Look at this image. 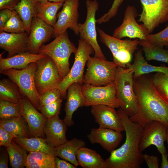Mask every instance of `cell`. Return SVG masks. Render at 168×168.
Wrapping results in <instances>:
<instances>
[{"instance_id": "obj_7", "label": "cell", "mask_w": 168, "mask_h": 168, "mask_svg": "<svg viewBox=\"0 0 168 168\" xmlns=\"http://www.w3.org/2000/svg\"><path fill=\"white\" fill-rule=\"evenodd\" d=\"M36 62L31 63L27 68L21 70L10 68L0 72L7 76L19 87L23 95L27 98L38 110L40 95L36 89L35 74Z\"/></svg>"}, {"instance_id": "obj_33", "label": "cell", "mask_w": 168, "mask_h": 168, "mask_svg": "<svg viewBox=\"0 0 168 168\" xmlns=\"http://www.w3.org/2000/svg\"><path fill=\"white\" fill-rule=\"evenodd\" d=\"M35 3V0H21L15 9L24 24L26 31L29 34L32 20L36 15Z\"/></svg>"}, {"instance_id": "obj_46", "label": "cell", "mask_w": 168, "mask_h": 168, "mask_svg": "<svg viewBox=\"0 0 168 168\" xmlns=\"http://www.w3.org/2000/svg\"><path fill=\"white\" fill-rule=\"evenodd\" d=\"M9 161V155L6 148V149L3 150L1 152L0 168H8Z\"/></svg>"}, {"instance_id": "obj_6", "label": "cell", "mask_w": 168, "mask_h": 168, "mask_svg": "<svg viewBox=\"0 0 168 168\" xmlns=\"http://www.w3.org/2000/svg\"><path fill=\"white\" fill-rule=\"evenodd\" d=\"M86 71L83 84L104 86L114 82L117 66L114 62L94 56H90L86 63Z\"/></svg>"}, {"instance_id": "obj_24", "label": "cell", "mask_w": 168, "mask_h": 168, "mask_svg": "<svg viewBox=\"0 0 168 168\" xmlns=\"http://www.w3.org/2000/svg\"><path fill=\"white\" fill-rule=\"evenodd\" d=\"M126 68L133 72V77L137 78L152 72H160L168 74V67L165 66H155L148 63L143 55L142 49H138L134 54L133 63L128 65Z\"/></svg>"}, {"instance_id": "obj_45", "label": "cell", "mask_w": 168, "mask_h": 168, "mask_svg": "<svg viewBox=\"0 0 168 168\" xmlns=\"http://www.w3.org/2000/svg\"><path fill=\"white\" fill-rule=\"evenodd\" d=\"M12 11L4 9L0 11V28H2L10 17Z\"/></svg>"}, {"instance_id": "obj_14", "label": "cell", "mask_w": 168, "mask_h": 168, "mask_svg": "<svg viewBox=\"0 0 168 168\" xmlns=\"http://www.w3.org/2000/svg\"><path fill=\"white\" fill-rule=\"evenodd\" d=\"M167 127L162 123L153 121L143 128L139 148L142 152L152 145L155 146L161 155L167 153L165 146L167 135Z\"/></svg>"}, {"instance_id": "obj_12", "label": "cell", "mask_w": 168, "mask_h": 168, "mask_svg": "<svg viewBox=\"0 0 168 168\" xmlns=\"http://www.w3.org/2000/svg\"><path fill=\"white\" fill-rule=\"evenodd\" d=\"M87 14L86 20L82 24L79 23L78 33L80 38L90 44L94 50V56L106 59L97 40L96 15L99 10L97 0H87L86 2Z\"/></svg>"}, {"instance_id": "obj_2", "label": "cell", "mask_w": 168, "mask_h": 168, "mask_svg": "<svg viewBox=\"0 0 168 168\" xmlns=\"http://www.w3.org/2000/svg\"><path fill=\"white\" fill-rule=\"evenodd\" d=\"M117 111L124 128L126 139L124 143L110 152L109 157L105 160V168H140L144 160L139 148L143 128L132 122L121 108Z\"/></svg>"}, {"instance_id": "obj_10", "label": "cell", "mask_w": 168, "mask_h": 168, "mask_svg": "<svg viewBox=\"0 0 168 168\" xmlns=\"http://www.w3.org/2000/svg\"><path fill=\"white\" fill-rule=\"evenodd\" d=\"M82 91L85 99L84 106L105 105L114 108L120 107L114 82L104 86L83 84Z\"/></svg>"}, {"instance_id": "obj_25", "label": "cell", "mask_w": 168, "mask_h": 168, "mask_svg": "<svg viewBox=\"0 0 168 168\" xmlns=\"http://www.w3.org/2000/svg\"><path fill=\"white\" fill-rule=\"evenodd\" d=\"M85 145L82 139L74 138L55 148L54 155L55 156L59 157L77 167L79 166L77 158V152Z\"/></svg>"}, {"instance_id": "obj_34", "label": "cell", "mask_w": 168, "mask_h": 168, "mask_svg": "<svg viewBox=\"0 0 168 168\" xmlns=\"http://www.w3.org/2000/svg\"><path fill=\"white\" fill-rule=\"evenodd\" d=\"M8 153L10 165L13 168L25 167L28 154L27 151L13 140L11 145L6 147Z\"/></svg>"}, {"instance_id": "obj_36", "label": "cell", "mask_w": 168, "mask_h": 168, "mask_svg": "<svg viewBox=\"0 0 168 168\" xmlns=\"http://www.w3.org/2000/svg\"><path fill=\"white\" fill-rule=\"evenodd\" d=\"M0 31L15 33L26 32L23 21L15 10L12 11V14L7 22L0 28Z\"/></svg>"}, {"instance_id": "obj_52", "label": "cell", "mask_w": 168, "mask_h": 168, "mask_svg": "<svg viewBox=\"0 0 168 168\" xmlns=\"http://www.w3.org/2000/svg\"><path fill=\"white\" fill-rule=\"evenodd\" d=\"M167 132H168V127H167Z\"/></svg>"}, {"instance_id": "obj_9", "label": "cell", "mask_w": 168, "mask_h": 168, "mask_svg": "<svg viewBox=\"0 0 168 168\" xmlns=\"http://www.w3.org/2000/svg\"><path fill=\"white\" fill-rule=\"evenodd\" d=\"M36 63L35 84L39 95L46 91L58 88L63 78L52 58L47 56L38 60Z\"/></svg>"}, {"instance_id": "obj_53", "label": "cell", "mask_w": 168, "mask_h": 168, "mask_svg": "<svg viewBox=\"0 0 168 168\" xmlns=\"http://www.w3.org/2000/svg\"><path fill=\"white\" fill-rule=\"evenodd\" d=\"M166 46L167 47V48L168 49V44Z\"/></svg>"}, {"instance_id": "obj_11", "label": "cell", "mask_w": 168, "mask_h": 168, "mask_svg": "<svg viewBox=\"0 0 168 168\" xmlns=\"http://www.w3.org/2000/svg\"><path fill=\"white\" fill-rule=\"evenodd\" d=\"M142 11L139 22H142L150 34L168 21V0H140Z\"/></svg>"}, {"instance_id": "obj_40", "label": "cell", "mask_w": 168, "mask_h": 168, "mask_svg": "<svg viewBox=\"0 0 168 168\" xmlns=\"http://www.w3.org/2000/svg\"><path fill=\"white\" fill-rule=\"evenodd\" d=\"M146 40L161 47L166 46L168 44V26L157 33L150 34L147 37Z\"/></svg>"}, {"instance_id": "obj_54", "label": "cell", "mask_w": 168, "mask_h": 168, "mask_svg": "<svg viewBox=\"0 0 168 168\" xmlns=\"http://www.w3.org/2000/svg\"><path fill=\"white\" fill-rule=\"evenodd\" d=\"M167 20L168 21V18H167Z\"/></svg>"}, {"instance_id": "obj_8", "label": "cell", "mask_w": 168, "mask_h": 168, "mask_svg": "<svg viewBox=\"0 0 168 168\" xmlns=\"http://www.w3.org/2000/svg\"><path fill=\"white\" fill-rule=\"evenodd\" d=\"M92 46L80 38L75 55L73 64L69 72L64 77L59 86L63 99L67 96V90L69 86L74 83L82 85L85 67L90 55L94 53Z\"/></svg>"}, {"instance_id": "obj_38", "label": "cell", "mask_w": 168, "mask_h": 168, "mask_svg": "<svg viewBox=\"0 0 168 168\" xmlns=\"http://www.w3.org/2000/svg\"><path fill=\"white\" fill-rule=\"evenodd\" d=\"M63 99H61L52 103L40 107L38 110L48 119L59 115L60 114Z\"/></svg>"}, {"instance_id": "obj_42", "label": "cell", "mask_w": 168, "mask_h": 168, "mask_svg": "<svg viewBox=\"0 0 168 168\" xmlns=\"http://www.w3.org/2000/svg\"><path fill=\"white\" fill-rule=\"evenodd\" d=\"M14 138L13 136L2 126H0V146L6 147L11 145Z\"/></svg>"}, {"instance_id": "obj_35", "label": "cell", "mask_w": 168, "mask_h": 168, "mask_svg": "<svg viewBox=\"0 0 168 168\" xmlns=\"http://www.w3.org/2000/svg\"><path fill=\"white\" fill-rule=\"evenodd\" d=\"M22 108L20 103L0 100V119H7L22 116Z\"/></svg>"}, {"instance_id": "obj_26", "label": "cell", "mask_w": 168, "mask_h": 168, "mask_svg": "<svg viewBox=\"0 0 168 168\" xmlns=\"http://www.w3.org/2000/svg\"><path fill=\"white\" fill-rule=\"evenodd\" d=\"M63 2H53L49 0L35 3L36 16L49 25L54 27L57 21V13L63 6Z\"/></svg>"}, {"instance_id": "obj_43", "label": "cell", "mask_w": 168, "mask_h": 168, "mask_svg": "<svg viewBox=\"0 0 168 168\" xmlns=\"http://www.w3.org/2000/svg\"><path fill=\"white\" fill-rule=\"evenodd\" d=\"M143 157L149 168H159V159L157 156L144 154Z\"/></svg>"}, {"instance_id": "obj_19", "label": "cell", "mask_w": 168, "mask_h": 168, "mask_svg": "<svg viewBox=\"0 0 168 168\" xmlns=\"http://www.w3.org/2000/svg\"><path fill=\"white\" fill-rule=\"evenodd\" d=\"M91 144L98 143L105 150L111 152L118 146L123 138L121 132L99 127L92 128L87 135Z\"/></svg>"}, {"instance_id": "obj_28", "label": "cell", "mask_w": 168, "mask_h": 168, "mask_svg": "<svg viewBox=\"0 0 168 168\" xmlns=\"http://www.w3.org/2000/svg\"><path fill=\"white\" fill-rule=\"evenodd\" d=\"M77 158L83 168H105V160L96 151L84 147L78 151Z\"/></svg>"}, {"instance_id": "obj_1", "label": "cell", "mask_w": 168, "mask_h": 168, "mask_svg": "<svg viewBox=\"0 0 168 168\" xmlns=\"http://www.w3.org/2000/svg\"><path fill=\"white\" fill-rule=\"evenodd\" d=\"M133 87L138 101L135 114L129 117L133 122L143 128L153 121H159L168 127V102L157 92L152 77L143 75L133 77Z\"/></svg>"}, {"instance_id": "obj_22", "label": "cell", "mask_w": 168, "mask_h": 168, "mask_svg": "<svg viewBox=\"0 0 168 168\" xmlns=\"http://www.w3.org/2000/svg\"><path fill=\"white\" fill-rule=\"evenodd\" d=\"M81 86L79 83H74L67 89L65 107V115L63 120L69 127L74 124L72 119L74 113L78 108L84 106L85 99L82 91Z\"/></svg>"}, {"instance_id": "obj_17", "label": "cell", "mask_w": 168, "mask_h": 168, "mask_svg": "<svg viewBox=\"0 0 168 168\" xmlns=\"http://www.w3.org/2000/svg\"><path fill=\"white\" fill-rule=\"evenodd\" d=\"M54 28L41 19L34 17L31 23L28 41L29 51L38 54L41 46L54 35Z\"/></svg>"}, {"instance_id": "obj_23", "label": "cell", "mask_w": 168, "mask_h": 168, "mask_svg": "<svg viewBox=\"0 0 168 168\" xmlns=\"http://www.w3.org/2000/svg\"><path fill=\"white\" fill-rule=\"evenodd\" d=\"M47 56L42 54H33L27 51L5 58L0 56V72L10 68L24 69L31 63L36 62Z\"/></svg>"}, {"instance_id": "obj_31", "label": "cell", "mask_w": 168, "mask_h": 168, "mask_svg": "<svg viewBox=\"0 0 168 168\" xmlns=\"http://www.w3.org/2000/svg\"><path fill=\"white\" fill-rule=\"evenodd\" d=\"M139 45L142 46L146 60H154L168 63V50L145 40H139Z\"/></svg>"}, {"instance_id": "obj_16", "label": "cell", "mask_w": 168, "mask_h": 168, "mask_svg": "<svg viewBox=\"0 0 168 168\" xmlns=\"http://www.w3.org/2000/svg\"><path fill=\"white\" fill-rule=\"evenodd\" d=\"M20 103L22 108V115L28 126L30 137H42L45 138L44 128L48 119L39 112L30 100L24 97Z\"/></svg>"}, {"instance_id": "obj_49", "label": "cell", "mask_w": 168, "mask_h": 168, "mask_svg": "<svg viewBox=\"0 0 168 168\" xmlns=\"http://www.w3.org/2000/svg\"><path fill=\"white\" fill-rule=\"evenodd\" d=\"M49 1L53 2H65L67 0H48Z\"/></svg>"}, {"instance_id": "obj_5", "label": "cell", "mask_w": 168, "mask_h": 168, "mask_svg": "<svg viewBox=\"0 0 168 168\" xmlns=\"http://www.w3.org/2000/svg\"><path fill=\"white\" fill-rule=\"evenodd\" d=\"M97 30L100 41L110 49L113 56V61L117 67L126 68L131 63L134 53L138 49L139 40H122L111 36L98 27Z\"/></svg>"}, {"instance_id": "obj_18", "label": "cell", "mask_w": 168, "mask_h": 168, "mask_svg": "<svg viewBox=\"0 0 168 168\" xmlns=\"http://www.w3.org/2000/svg\"><path fill=\"white\" fill-rule=\"evenodd\" d=\"M91 113L99 127L121 132L124 131L121 119L115 108L105 105L91 106Z\"/></svg>"}, {"instance_id": "obj_48", "label": "cell", "mask_w": 168, "mask_h": 168, "mask_svg": "<svg viewBox=\"0 0 168 168\" xmlns=\"http://www.w3.org/2000/svg\"><path fill=\"white\" fill-rule=\"evenodd\" d=\"M168 154L167 153L161 155V168H168Z\"/></svg>"}, {"instance_id": "obj_20", "label": "cell", "mask_w": 168, "mask_h": 168, "mask_svg": "<svg viewBox=\"0 0 168 168\" xmlns=\"http://www.w3.org/2000/svg\"><path fill=\"white\" fill-rule=\"evenodd\" d=\"M29 34L26 32L15 33L0 31V47L7 52V57L29 51Z\"/></svg>"}, {"instance_id": "obj_27", "label": "cell", "mask_w": 168, "mask_h": 168, "mask_svg": "<svg viewBox=\"0 0 168 168\" xmlns=\"http://www.w3.org/2000/svg\"><path fill=\"white\" fill-rule=\"evenodd\" d=\"M2 126L14 138H29L30 131L27 123L22 116L7 119H0Z\"/></svg>"}, {"instance_id": "obj_15", "label": "cell", "mask_w": 168, "mask_h": 168, "mask_svg": "<svg viewBox=\"0 0 168 168\" xmlns=\"http://www.w3.org/2000/svg\"><path fill=\"white\" fill-rule=\"evenodd\" d=\"M79 4V0H67L64 2L61 10L57 15V21L54 27V37L64 32L68 28L78 35Z\"/></svg>"}, {"instance_id": "obj_41", "label": "cell", "mask_w": 168, "mask_h": 168, "mask_svg": "<svg viewBox=\"0 0 168 168\" xmlns=\"http://www.w3.org/2000/svg\"><path fill=\"white\" fill-rule=\"evenodd\" d=\"M124 0H114L109 11L96 20V22L98 24L109 21L117 14L118 9Z\"/></svg>"}, {"instance_id": "obj_29", "label": "cell", "mask_w": 168, "mask_h": 168, "mask_svg": "<svg viewBox=\"0 0 168 168\" xmlns=\"http://www.w3.org/2000/svg\"><path fill=\"white\" fill-rule=\"evenodd\" d=\"M13 140L27 151L41 152L55 156V148L50 147L44 138L39 137H19L14 138Z\"/></svg>"}, {"instance_id": "obj_50", "label": "cell", "mask_w": 168, "mask_h": 168, "mask_svg": "<svg viewBox=\"0 0 168 168\" xmlns=\"http://www.w3.org/2000/svg\"><path fill=\"white\" fill-rule=\"evenodd\" d=\"M35 2H44L45 1H47L48 0H35Z\"/></svg>"}, {"instance_id": "obj_44", "label": "cell", "mask_w": 168, "mask_h": 168, "mask_svg": "<svg viewBox=\"0 0 168 168\" xmlns=\"http://www.w3.org/2000/svg\"><path fill=\"white\" fill-rule=\"evenodd\" d=\"M21 0H0V10L8 9L15 10Z\"/></svg>"}, {"instance_id": "obj_21", "label": "cell", "mask_w": 168, "mask_h": 168, "mask_svg": "<svg viewBox=\"0 0 168 168\" xmlns=\"http://www.w3.org/2000/svg\"><path fill=\"white\" fill-rule=\"evenodd\" d=\"M67 126L59 115L48 119L44 132L46 142L50 147L55 148L68 141L66 135Z\"/></svg>"}, {"instance_id": "obj_3", "label": "cell", "mask_w": 168, "mask_h": 168, "mask_svg": "<svg viewBox=\"0 0 168 168\" xmlns=\"http://www.w3.org/2000/svg\"><path fill=\"white\" fill-rule=\"evenodd\" d=\"M77 50V48L69 39L67 30L56 36L49 44L42 45L38 53L45 54L52 58L63 79L70 70V56L72 53L75 54Z\"/></svg>"}, {"instance_id": "obj_51", "label": "cell", "mask_w": 168, "mask_h": 168, "mask_svg": "<svg viewBox=\"0 0 168 168\" xmlns=\"http://www.w3.org/2000/svg\"><path fill=\"white\" fill-rule=\"evenodd\" d=\"M166 141H167V143L168 144V132L167 133V137H166Z\"/></svg>"}, {"instance_id": "obj_32", "label": "cell", "mask_w": 168, "mask_h": 168, "mask_svg": "<svg viewBox=\"0 0 168 168\" xmlns=\"http://www.w3.org/2000/svg\"><path fill=\"white\" fill-rule=\"evenodd\" d=\"M24 97L17 85L10 79L0 80V100L19 103Z\"/></svg>"}, {"instance_id": "obj_39", "label": "cell", "mask_w": 168, "mask_h": 168, "mask_svg": "<svg viewBox=\"0 0 168 168\" xmlns=\"http://www.w3.org/2000/svg\"><path fill=\"white\" fill-rule=\"evenodd\" d=\"M61 99H63L60 91L58 88L46 91L40 95L38 108L52 103Z\"/></svg>"}, {"instance_id": "obj_47", "label": "cell", "mask_w": 168, "mask_h": 168, "mask_svg": "<svg viewBox=\"0 0 168 168\" xmlns=\"http://www.w3.org/2000/svg\"><path fill=\"white\" fill-rule=\"evenodd\" d=\"M65 160H62L58 156H55V162L56 168H76L77 167L67 161Z\"/></svg>"}, {"instance_id": "obj_30", "label": "cell", "mask_w": 168, "mask_h": 168, "mask_svg": "<svg viewBox=\"0 0 168 168\" xmlns=\"http://www.w3.org/2000/svg\"><path fill=\"white\" fill-rule=\"evenodd\" d=\"M55 156L41 152H29L25 167L27 168H56Z\"/></svg>"}, {"instance_id": "obj_37", "label": "cell", "mask_w": 168, "mask_h": 168, "mask_svg": "<svg viewBox=\"0 0 168 168\" xmlns=\"http://www.w3.org/2000/svg\"><path fill=\"white\" fill-rule=\"evenodd\" d=\"M154 86L159 94L168 102V74L157 72L152 77Z\"/></svg>"}, {"instance_id": "obj_13", "label": "cell", "mask_w": 168, "mask_h": 168, "mask_svg": "<svg viewBox=\"0 0 168 168\" xmlns=\"http://www.w3.org/2000/svg\"><path fill=\"white\" fill-rule=\"evenodd\" d=\"M137 16L135 7L128 6L125 10L122 23L115 29L112 36L120 39L127 37L130 39L146 40L150 33L143 24H139L137 23L136 20Z\"/></svg>"}, {"instance_id": "obj_4", "label": "cell", "mask_w": 168, "mask_h": 168, "mask_svg": "<svg viewBox=\"0 0 168 168\" xmlns=\"http://www.w3.org/2000/svg\"><path fill=\"white\" fill-rule=\"evenodd\" d=\"M133 72L128 68L117 67L115 74L117 95L120 107L129 116L133 115L138 101L133 87Z\"/></svg>"}]
</instances>
